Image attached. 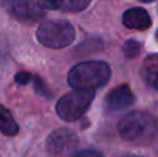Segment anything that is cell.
<instances>
[{
    "mask_svg": "<svg viewBox=\"0 0 158 157\" xmlns=\"http://www.w3.org/2000/svg\"><path fill=\"white\" fill-rule=\"evenodd\" d=\"M118 132L121 138L126 142L139 146H147L153 143L157 138V120L146 111H132L119 120Z\"/></svg>",
    "mask_w": 158,
    "mask_h": 157,
    "instance_id": "6da1fadb",
    "label": "cell"
},
{
    "mask_svg": "<svg viewBox=\"0 0 158 157\" xmlns=\"http://www.w3.org/2000/svg\"><path fill=\"white\" fill-rule=\"evenodd\" d=\"M111 78V68L104 61H83L68 72V83L79 91H94Z\"/></svg>",
    "mask_w": 158,
    "mask_h": 157,
    "instance_id": "7a4b0ae2",
    "label": "cell"
},
{
    "mask_svg": "<svg viewBox=\"0 0 158 157\" xmlns=\"http://www.w3.org/2000/svg\"><path fill=\"white\" fill-rule=\"evenodd\" d=\"M36 38L43 46L50 49H63L74 42L75 29L68 21L52 19L42 22L36 31Z\"/></svg>",
    "mask_w": 158,
    "mask_h": 157,
    "instance_id": "3957f363",
    "label": "cell"
},
{
    "mask_svg": "<svg viewBox=\"0 0 158 157\" xmlns=\"http://www.w3.org/2000/svg\"><path fill=\"white\" fill-rule=\"evenodd\" d=\"M94 99V91H75L64 95L56 104V110L61 120L64 121H77L87 108L90 107Z\"/></svg>",
    "mask_w": 158,
    "mask_h": 157,
    "instance_id": "277c9868",
    "label": "cell"
},
{
    "mask_svg": "<svg viewBox=\"0 0 158 157\" xmlns=\"http://www.w3.org/2000/svg\"><path fill=\"white\" fill-rule=\"evenodd\" d=\"M78 143V136L74 131L68 128H58L47 136L46 149L53 156H67L77 149Z\"/></svg>",
    "mask_w": 158,
    "mask_h": 157,
    "instance_id": "5b68a950",
    "label": "cell"
},
{
    "mask_svg": "<svg viewBox=\"0 0 158 157\" xmlns=\"http://www.w3.org/2000/svg\"><path fill=\"white\" fill-rule=\"evenodd\" d=\"M4 6L11 17L22 22H36L44 17L43 8L33 0H6Z\"/></svg>",
    "mask_w": 158,
    "mask_h": 157,
    "instance_id": "8992f818",
    "label": "cell"
},
{
    "mask_svg": "<svg viewBox=\"0 0 158 157\" xmlns=\"http://www.w3.org/2000/svg\"><path fill=\"white\" fill-rule=\"evenodd\" d=\"M135 95L128 85H121L118 88L112 89L106 97V107L111 111L121 110L128 106L133 104Z\"/></svg>",
    "mask_w": 158,
    "mask_h": 157,
    "instance_id": "52a82bcc",
    "label": "cell"
},
{
    "mask_svg": "<svg viewBox=\"0 0 158 157\" xmlns=\"http://www.w3.org/2000/svg\"><path fill=\"white\" fill-rule=\"evenodd\" d=\"M122 24L131 29H147L151 27V17L144 8H129L122 15Z\"/></svg>",
    "mask_w": 158,
    "mask_h": 157,
    "instance_id": "ba28073f",
    "label": "cell"
},
{
    "mask_svg": "<svg viewBox=\"0 0 158 157\" xmlns=\"http://www.w3.org/2000/svg\"><path fill=\"white\" fill-rule=\"evenodd\" d=\"M142 75L144 81L151 86L153 89H157V81H158V56L150 54L142 66Z\"/></svg>",
    "mask_w": 158,
    "mask_h": 157,
    "instance_id": "9c48e42d",
    "label": "cell"
},
{
    "mask_svg": "<svg viewBox=\"0 0 158 157\" xmlns=\"http://www.w3.org/2000/svg\"><path fill=\"white\" fill-rule=\"evenodd\" d=\"M0 132L7 136H14L18 134V125L13 118L8 108L0 104Z\"/></svg>",
    "mask_w": 158,
    "mask_h": 157,
    "instance_id": "30bf717a",
    "label": "cell"
},
{
    "mask_svg": "<svg viewBox=\"0 0 158 157\" xmlns=\"http://www.w3.org/2000/svg\"><path fill=\"white\" fill-rule=\"evenodd\" d=\"M61 7L60 10L63 11H69V13H78L82 11L90 4L92 0H60Z\"/></svg>",
    "mask_w": 158,
    "mask_h": 157,
    "instance_id": "8fae6325",
    "label": "cell"
},
{
    "mask_svg": "<svg viewBox=\"0 0 158 157\" xmlns=\"http://www.w3.org/2000/svg\"><path fill=\"white\" fill-rule=\"evenodd\" d=\"M140 50H142V45L137 40H128L123 45V53H125V56L129 58L137 56L140 53Z\"/></svg>",
    "mask_w": 158,
    "mask_h": 157,
    "instance_id": "7c38bea8",
    "label": "cell"
},
{
    "mask_svg": "<svg viewBox=\"0 0 158 157\" xmlns=\"http://www.w3.org/2000/svg\"><path fill=\"white\" fill-rule=\"evenodd\" d=\"M40 8H47V10H60L61 2L60 0H39L38 2Z\"/></svg>",
    "mask_w": 158,
    "mask_h": 157,
    "instance_id": "4fadbf2b",
    "label": "cell"
},
{
    "mask_svg": "<svg viewBox=\"0 0 158 157\" xmlns=\"http://www.w3.org/2000/svg\"><path fill=\"white\" fill-rule=\"evenodd\" d=\"M72 157H104V155L101 152H97V150H81V152H77L72 155Z\"/></svg>",
    "mask_w": 158,
    "mask_h": 157,
    "instance_id": "5bb4252c",
    "label": "cell"
},
{
    "mask_svg": "<svg viewBox=\"0 0 158 157\" xmlns=\"http://www.w3.org/2000/svg\"><path fill=\"white\" fill-rule=\"evenodd\" d=\"M14 79H15V82L18 83V85H25V83H28L32 79V77H31V74L22 71V72H18V74L14 77Z\"/></svg>",
    "mask_w": 158,
    "mask_h": 157,
    "instance_id": "9a60e30c",
    "label": "cell"
},
{
    "mask_svg": "<svg viewBox=\"0 0 158 157\" xmlns=\"http://www.w3.org/2000/svg\"><path fill=\"white\" fill-rule=\"evenodd\" d=\"M35 79V89L39 92V93H42L43 96H47V91H46V86H44V83L42 82L40 79H39L38 77L33 78Z\"/></svg>",
    "mask_w": 158,
    "mask_h": 157,
    "instance_id": "2e32d148",
    "label": "cell"
},
{
    "mask_svg": "<svg viewBox=\"0 0 158 157\" xmlns=\"http://www.w3.org/2000/svg\"><path fill=\"white\" fill-rule=\"evenodd\" d=\"M140 2H143V3H153L154 0H140Z\"/></svg>",
    "mask_w": 158,
    "mask_h": 157,
    "instance_id": "e0dca14e",
    "label": "cell"
},
{
    "mask_svg": "<svg viewBox=\"0 0 158 157\" xmlns=\"http://www.w3.org/2000/svg\"><path fill=\"white\" fill-rule=\"evenodd\" d=\"M4 2H6V0H0V6H2L3 3H4Z\"/></svg>",
    "mask_w": 158,
    "mask_h": 157,
    "instance_id": "ac0fdd59",
    "label": "cell"
},
{
    "mask_svg": "<svg viewBox=\"0 0 158 157\" xmlns=\"http://www.w3.org/2000/svg\"><path fill=\"white\" fill-rule=\"evenodd\" d=\"M132 157H142V156H132Z\"/></svg>",
    "mask_w": 158,
    "mask_h": 157,
    "instance_id": "d6986e66",
    "label": "cell"
}]
</instances>
